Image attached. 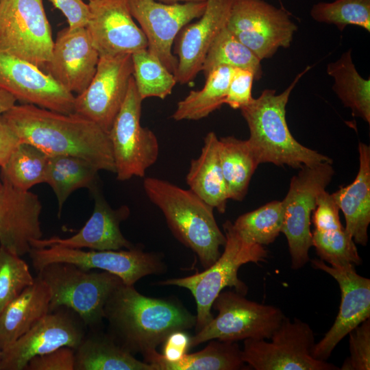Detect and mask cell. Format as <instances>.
I'll list each match as a JSON object with an SVG mask.
<instances>
[{"mask_svg": "<svg viewBox=\"0 0 370 370\" xmlns=\"http://www.w3.org/2000/svg\"><path fill=\"white\" fill-rule=\"evenodd\" d=\"M21 143L32 144L48 156L83 158L99 171L115 173L108 133L75 112L64 114L32 104H15L2 114Z\"/></svg>", "mask_w": 370, "mask_h": 370, "instance_id": "obj_1", "label": "cell"}, {"mask_svg": "<svg viewBox=\"0 0 370 370\" xmlns=\"http://www.w3.org/2000/svg\"><path fill=\"white\" fill-rule=\"evenodd\" d=\"M108 332L123 348L143 356L156 351L173 332L195 326L196 315L175 299L154 298L123 282L104 307Z\"/></svg>", "mask_w": 370, "mask_h": 370, "instance_id": "obj_2", "label": "cell"}, {"mask_svg": "<svg viewBox=\"0 0 370 370\" xmlns=\"http://www.w3.org/2000/svg\"><path fill=\"white\" fill-rule=\"evenodd\" d=\"M310 66L299 73L280 94L265 89L256 99L241 108L249 130L247 141L260 164L287 165L294 169L332 160L300 144L291 134L286 120V106L293 89Z\"/></svg>", "mask_w": 370, "mask_h": 370, "instance_id": "obj_3", "label": "cell"}, {"mask_svg": "<svg viewBox=\"0 0 370 370\" xmlns=\"http://www.w3.org/2000/svg\"><path fill=\"white\" fill-rule=\"evenodd\" d=\"M143 188L162 212L173 234L197 256L202 267L206 269L214 263L226 238L216 222L214 208L190 189L164 180L146 177Z\"/></svg>", "mask_w": 370, "mask_h": 370, "instance_id": "obj_4", "label": "cell"}, {"mask_svg": "<svg viewBox=\"0 0 370 370\" xmlns=\"http://www.w3.org/2000/svg\"><path fill=\"white\" fill-rule=\"evenodd\" d=\"M223 228L226 238L224 250L214 263L201 273L157 283L177 286L191 293L197 306L195 332L213 319L212 303L223 288L234 287L236 292L246 295L247 286L238 277L240 267L249 262H264L268 256L263 246L244 238L230 221H226Z\"/></svg>", "mask_w": 370, "mask_h": 370, "instance_id": "obj_5", "label": "cell"}, {"mask_svg": "<svg viewBox=\"0 0 370 370\" xmlns=\"http://www.w3.org/2000/svg\"><path fill=\"white\" fill-rule=\"evenodd\" d=\"M51 292L49 312L66 307L75 312L89 330L101 328L104 307L123 282L117 275L91 271L73 264L53 262L38 271Z\"/></svg>", "mask_w": 370, "mask_h": 370, "instance_id": "obj_6", "label": "cell"}, {"mask_svg": "<svg viewBox=\"0 0 370 370\" xmlns=\"http://www.w3.org/2000/svg\"><path fill=\"white\" fill-rule=\"evenodd\" d=\"M212 308L218 312L217 316L190 337V347L213 339H269L285 317L278 307L249 300L231 291H221Z\"/></svg>", "mask_w": 370, "mask_h": 370, "instance_id": "obj_7", "label": "cell"}, {"mask_svg": "<svg viewBox=\"0 0 370 370\" xmlns=\"http://www.w3.org/2000/svg\"><path fill=\"white\" fill-rule=\"evenodd\" d=\"M266 339L244 340L242 356L256 370H338L337 366L312 356L314 334L306 322L284 317Z\"/></svg>", "mask_w": 370, "mask_h": 370, "instance_id": "obj_8", "label": "cell"}, {"mask_svg": "<svg viewBox=\"0 0 370 370\" xmlns=\"http://www.w3.org/2000/svg\"><path fill=\"white\" fill-rule=\"evenodd\" d=\"M334 175L332 162H323L302 166L291 180L288 191L282 201V232L287 239L293 269L302 268L310 260L312 213L319 195L325 190Z\"/></svg>", "mask_w": 370, "mask_h": 370, "instance_id": "obj_9", "label": "cell"}, {"mask_svg": "<svg viewBox=\"0 0 370 370\" xmlns=\"http://www.w3.org/2000/svg\"><path fill=\"white\" fill-rule=\"evenodd\" d=\"M37 272L53 262L73 264L81 269H98L119 277L124 284L134 285L142 278L166 271L162 254L145 251L140 247L119 250H90L52 245L32 248L29 254Z\"/></svg>", "mask_w": 370, "mask_h": 370, "instance_id": "obj_10", "label": "cell"}, {"mask_svg": "<svg viewBox=\"0 0 370 370\" xmlns=\"http://www.w3.org/2000/svg\"><path fill=\"white\" fill-rule=\"evenodd\" d=\"M133 78H130L124 102L108 132L116 179L143 177L159 155L154 133L140 125L142 101Z\"/></svg>", "mask_w": 370, "mask_h": 370, "instance_id": "obj_11", "label": "cell"}, {"mask_svg": "<svg viewBox=\"0 0 370 370\" xmlns=\"http://www.w3.org/2000/svg\"><path fill=\"white\" fill-rule=\"evenodd\" d=\"M43 0H1L0 49L42 68L53 45Z\"/></svg>", "mask_w": 370, "mask_h": 370, "instance_id": "obj_12", "label": "cell"}, {"mask_svg": "<svg viewBox=\"0 0 370 370\" xmlns=\"http://www.w3.org/2000/svg\"><path fill=\"white\" fill-rule=\"evenodd\" d=\"M226 27L260 60L289 47L297 29L285 10L264 0H234Z\"/></svg>", "mask_w": 370, "mask_h": 370, "instance_id": "obj_13", "label": "cell"}, {"mask_svg": "<svg viewBox=\"0 0 370 370\" xmlns=\"http://www.w3.org/2000/svg\"><path fill=\"white\" fill-rule=\"evenodd\" d=\"M87 328L80 317L70 308L60 307L49 312L2 350L0 370H25L34 356L62 347L75 350L84 338Z\"/></svg>", "mask_w": 370, "mask_h": 370, "instance_id": "obj_14", "label": "cell"}, {"mask_svg": "<svg viewBox=\"0 0 370 370\" xmlns=\"http://www.w3.org/2000/svg\"><path fill=\"white\" fill-rule=\"evenodd\" d=\"M133 18L147 40V49L173 75L178 60L172 52L181 29L204 12L206 2L164 3L156 0H127Z\"/></svg>", "mask_w": 370, "mask_h": 370, "instance_id": "obj_15", "label": "cell"}, {"mask_svg": "<svg viewBox=\"0 0 370 370\" xmlns=\"http://www.w3.org/2000/svg\"><path fill=\"white\" fill-rule=\"evenodd\" d=\"M132 74V54L99 57L90 83L75 96L74 112L108 133L124 102Z\"/></svg>", "mask_w": 370, "mask_h": 370, "instance_id": "obj_16", "label": "cell"}, {"mask_svg": "<svg viewBox=\"0 0 370 370\" xmlns=\"http://www.w3.org/2000/svg\"><path fill=\"white\" fill-rule=\"evenodd\" d=\"M311 265L331 275L341 293L339 311L332 326L312 349L314 358L325 361L345 336L370 318V280L358 274L351 263L328 265L321 259H313Z\"/></svg>", "mask_w": 370, "mask_h": 370, "instance_id": "obj_17", "label": "cell"}, {"mask_svg": "<svg viewBox=\"0 0 370 370\" xmlns=\"http://www.w3.org/2000/svg\"><path fill=\"white\" fill-rule=\"evenodd\" d=\"M0 88L23 103L64 114L74 112L73 93L41 68L1 49Z\"/></svg>", "mask_w": 370, "mask_h": 370, "instance_id": "obj_18", "label": "cell"}, {"mask_svg": "<svg viewBox=\"0 0 370 370\" xmlns=\"http://www.w3.org/2000/svg\"><path fill=\"white\" fill-rule=\"evenodd\" d=\"M86 28L99 57L132 54L147 49V38L134 21L127 0H91Z\"/></svg>", "mask_w": 370, "mask_h": 370, "instance_id": "obj_19", "label": "cell"}, {"mask_svg": "<svg viewBox=\"0 0 370 370\" xmlns=\"http://www.w3.org/2000/svg\"><path fill=\"white\" fill-rule=\"evenodd\" d=\"M99 55L86 27H66L57 34L51 56L42 69L60 85L77 95L89 85Z\"/></svg>", "mask_w": 370, "mask_h": 370, "instance_id": "obj_20", "label": "cell"}, {"mask_svg": "<svg viewBox=\"0 0 370 370\" xmlns=\"http://www.w3.org/2000/svg\"><path fill=\"white\" fill-rule=\"evenodd\" d=\"M234 1L206 0L203 14L181 29L175 49L178 60L174 74L177 83L188 84L201 71L210 45L227 25Z\"/></svg>", "mask_w": 370, "mask_h": 370, "instance_id": "obj_21", "label": "cell"}, {"mask_svg": "<svg viewBox=\"0 0 370 370\" xmlns=\"http://www.w3.org/2000/svg\"><path fill=\"white\" fill-rule=\"evenodd\" d=\"M42 204L36 194L2 182L0 188V246L19 256L29 254L33 240L42 238Z\"/></svg>", "mask_w": 370, "mask_h": 370, "instance_id": "obj_22", "label": "cell"}, {"mask_svg": "<svg viewBox=\"0 0 370 370\" xmlns=\"http://www.w3.org/2000/svg\"><path fill=\"white\" fill-rule=\"evenodd\" d=\"M95 199L92 214L83 227L75 235L62 238L53 236L47 239L33 240L32 248H44L52 245L93 250H119L133 248L134 245L121 232L120 224L130 214V209L123 206L113 210L101 195L97 188L92 191Z\"/></svg>", "mask_w": 370, "mask_h": 370, "instance_id": "obj_23", "label": "cell"}, {"mask_svg": "<svg viewBox=\"0 0 370 370\" xmlns=\"http://www.w3.org/2000/svg\"><path fill=\"white\" fill-rule=\"evenodd\" d=\"M338 211L332 194L324 190L319 195L311 217L312 246L320 259L330 265H359L362 260L355 242L341 223Z\"/></svg>", "mask_w": 370, "mask_h": 370, "instance_id": "obj_24", "label": "cell"}, {"mask_svg": "<svg viewBox=\"0 0 370 370\" xmlns=\"http://www.w3.org/2000/svg\"><path fill=\"white\" fill-rule=\"evenodd\" d=\"M358 152L360 164L356 178L332 196L345 217L347 233L355 243L366 246L370 223V147L360 142Z\"/></svg>", "mask_w": 370, "mask_h": 370, "instance_id": "obj_25", "label": "cell"}, {"mask_svg": "<svg viewBox=\"0 0 370 370\" xmlns=\"http://www.w3.org/2000/svg\"><path fill=\"white\" fill-rule=\"evenodd\" d=\"M51 292L37 275L34 283L0 313V346L5 349L49 312Z\"/></svg>", "mask_w": 370, "mask_h": 370, "instance_id": "obj_26", "label": "cell"}, {"mask_svg": "<svg viewBox=\"0 0 370 370\" xmlns=\"http://www.w3.org/2000/svg\"><path fill=\"white\" fill-rule=\"evenodd\" d=\"M186 181L190 189L205 202L223 214L227 196L219 156V139L214 132H208L199 157L193 159Z\"/></svg>", "mask_w": 370, "mask_h": 370, "instance_id": "obj_27", "label": "cell"}, {"mask_svg": "<svg viewBox=\"0 0 370 370\" xmlns=\"http://www.w3.org/2000/svg\"><path fill=\"white\" fill-rule=\"evenodd\" d=\"M75 352L74 370H153L101 328L90 330Z\"/></svg>", "mask_w": 370, "mask_h": 370, "instance_id": "obj_28", "label": "cell"}, {"mask_svg": "<svg viewBox=\"0 0 370 370\" xmlns=\"http://www.w3.org/2000/svg\"><path fill=\"white\" fill-rule=\"evenodd\" d=\"M153 370H239L247 369L242 349L236 342L210 340L202 350L186 354L175 362H168L156 350L143 356Z\"/></svg>", "mask_w": 370, "mask_h": 370, "instance_id": "obj_29", "label": "cell"}, {"mask_svg": "<svg viewBox=\"0 0 370 370\" xmlns=\"http://www.w3.org/2000/svg\"><path fill=\"white\" fill-rule=\"evenodd\" d=\"M99 170L88 161L73 156H49L45 182L53 190L60 217L62 206L70 195L81 188L91 192L97 185Z\"/></svg>", "mask_w": 370, "mask_h": 370, "instance_id": "obj_30", "label": "cell"}, {"mask_svg": "<svg viewBox=\"0 0 370 370\" xmlns=\"http://www.w3.org/2000/svg\"><path fill=\"white\" fill-rule=\"evenodd\" d=\"M219 156L228 199L241 201L260 163L247 140L232 136L219 138Z\"/></svg>", "mask_w": 370, "mask_h": 370, "instance_id": "obj_31", "label": "cell"}, {"mask_svg": "<svg viewBox=\"0 0 370 370\" xmlns=\"http://www.w3.org/2000/svg\"><path fill=\"white\" fill-rule=\"evenodd\" d=\"M327 73L334 79L332 89L354 116L370 123V79L363 78L352 60V49L344 52L327 66Z\"/></svg>", "mask_w": 370, "mask_h": 370, "instance_id": "obj_32", "label": "cell"}, {"mask_svg": "<svg viewBox=\"0 0 370 370\" xmlns=\"http://www.w3.org/2000/svg\"><path fill=\"white\" fill-rule=\"evenodd\" d=\"M234 69L219 66L210 71L201 89L190 91L177 103L172 118L175 121L199 120L220 108L225 103Z\"/></svg>", "mask_w": 370, "mask_h": 370, "instance_id": "obj_33", "label": "cell"}, {"mask_svg": "<svg viewBox=\"0 0 370 370\" xmlns=\"http://www.w3.org/2000/svg\"><path fill=\"white\" fill-rule=\"evenodd\" d=\"M49 156L37 147L21 143L1 167V182L29 190L45 182Z\"/></svg>", "mask_w": 370, "mask_h": 370, "instance_id": "obj_34", "label": "cell"}, {"mask_svg": "<svg viewBox=\"0 0 370 370\" xmlns=\"http://www.w3.org/2000/svg\"><path fill=\"white\" fill-rule=\"evenodd\" d=\"M219 66L250 70L254 73L256 80L260 79L263 74L261 60L226 27L221 31L210 45L201 71L206 77L210 71Z\"/></svg>", "mask_w": 370, "mask_h": 370, "instance_id": "obj_35", "label": "cell"}, {"mask_svg": "<svg viewBox=\"0 0 370 370\" xmlns=\"http://www.w3.org/2000/svg\"><path fill=\"white\" fill-rule=\"evenodd\" d=\"M133 78L140 98L158 97L164 99L169 95L177 82L171 73L147 49L132 53Z\"/></svg>", "mask_w": 370, "mask_h": 370, "instance_id": "obj_36", "label": "cell"}, {"mask_svg": "<svg viewBox=\"0 0 370 370\" xmlns=\"http://www.w3.org/2000/svg\"><path fill=\"white\" fill-rule=\"evenodd\" d=\"M284 221L282 201H272L239 216L233 223L235 229L249 241L263 245L275 241Z\"/></svg>", "mask_w": 370, "mask_h": 370, "instance_id": "obj_37", "label": "cell"}, {"mask_svg": "<svg viewBox=\"0 0 370 370\" xmlns=\"http://www.w3.org/2000/svg\"><path fill=\"white\" fill-rule=\"evenodd\" d=\"M310 15L319 23L332 24L340 31L355 25L370 32V0H335L314 4Z\"/></svg>", "mask_w": 370, "mask_h": 370, "instance_id": "obj_38", "label": "cell"}, {"mask_svg": "<svg viewBox=\"0 0 370 370\" xmlns=\"http://www.w3.org/2000/svg\"><path fill=\"white\" fill-rule=\"evenodd\" d=\"M34 280L21 256L0 246V313Z\"/></svg>", "mask_w": 370, "mask_h": 370, "instance_id": "obj_39", "label": "cell"}, {"mask_svg": "<svg viewBox=\"0 0 370 370\" xmlns=\"http://www.w3.org/2000/svg\"><path fill=\"white\" fill-rule=\"evenodd\" d=\"M349 356L341 370L370 369V320L364 321L349 334Z\"/></svg>", "mask_w": 370, "mask_h": 370, "instance_id": "obj_40", "label": "cell"}, {"mask_svg": "<svg viewBox=\"0 0 370 370\" xmlns=\"http://www.w3.org/2000/svg\"><path fill=\"white\" fill-rule=\"evenodd\" d=\"M254 73L248 69L234 68L229 83L225 103L232 109H241L252 99Z\"/></svg>", "mask_w": 370, "mask_h": 370, "instance_id": "obj_41", "label": "cell"}, {"mask_svg": "<svg viewBox=\"0 0 370 370\" xmlns=\"http://www.w3.org/2000/svg\"><path fill=\"white\" fill-rule=\"evenodd\" d=\"M75 352L62 347L49 353L32 358L25 370H74Z\"/></svg>", "mask_w": 370, "mask_h": 370, "instance_id": "obj_42", "label": "cell"}, {"mask_svg": "<svg viewBox=\"0 0 370 370\" xmlns=\"http://www.w3.org/2000/svg\"><path fill=\"white\" fill-rule=\"evenodd\" d=\"M53 7L66 17L69 27H86L89 18L88 3L82 0H50Z\"/></svg>", "mask_w": 370, "mask_h": 370, "instance_id": "obj_43", "label": "cell"}, {"mask_svg": "<svg viewBox=\"0 0 370 370\" xmlns=\"http://www.w3.org/2000/svg\"><path fill=\"white\" fill-rule=\"evenodd\" d=\"M162 356L168 362H175L181 359L190 347V336L185 331H175L164 341Z\"/></svg>", "mask_w": 370, "mask_h": 370, "instance_id": "obj_44", "label": "cell"}, {"mask_svg": "<svg viewBox=\"0 0 370 370\" xmlns=\"http://www.w3.org/2000/svg\"><path fill=\"white\" fill-rule=\"evenodd\" d=\"M21 141L3 117L0 116V167L3 166Z\"/></svg>", "mask_w": 370, "mask_h": 370, "instance_id": "obj_45", "label": "cell"}, {"mask_svg": "<svg viewBox=\"0 0 370 370\" xmlns=\"http://www.w3.org/2000/svg\"><path fill=\"white\" fill-rule=\"evenodd\" d=\"M17 101L10 92L0 88V116L12 108Z\"/></svg>", "mask_w": 370, "mask_h": 370, "instance_id": "obj_46", "label": "cell"}, {"mask_svg": "<svg viewBox=\"0 0 370 370\" xmlns=\"http://www.w3.org/2000/svg\"><path fill=\"white\" fill-rule=\"evenodd\" d=\"M164 3H184L188 1H203L206 0H156Z\"/></svg>", "mask_w": 370, "mask_h": 370, "instance_id": "obj_47", "label": "cell"}, {"mask_svg": "<svg viewBox=\"0 0 370 370\" xmlns=\"http://www.w3.org/2000/svg\"><path fill=\"white\" fill-rule=\"evenodd\" d=\"M1 352H2V350H1V346H0V362H1Z\"/></svg>", "mask_w": 370, "mask_h": 370, "instance_id": "obj_48", "label": "cell"}, {"mask_svg": "<svg viewBox=\"0 0 370 370\" xmlns=\"http://www.w3.org/2000/svg\"><path fill=\"white\" fill-rule=\"evenodd\" d=\"M2 186V182H1V180L0 179V188Z\"/></svg>", "mask_w": 370, "mask_h": 370, "instance_id": "obj_49", "label": "cell"}, {"mask_svg": "<svg viewBox=\"0 0 370 370\" xmlns=\"http://www.w3.org/2000/svg\"><path fill=\"white\" fill-rule=\"evenodd\" d=\"M91 1V0H88V1Z\"/></svg>", "mask_w": 370, "mask_h": 370, "instance_id": "obj_50", "label": "cell"}, {"mask_svg": "<svg viewBox=\"0 0 370 370\" xmlns=\"http://www.w3.org/2000/svg\"><path fill=\"white\" fill-rule=\"evenodd\" d=\"M1 0H0V2H1Z\"/></svg>", "mask_w": 370, "mask_h": 370, "instance_id": "obj_51", "label": "cell"}]
</instances>
